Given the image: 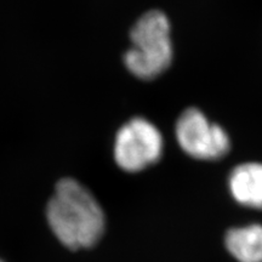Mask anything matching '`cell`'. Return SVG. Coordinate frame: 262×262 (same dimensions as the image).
<instances>
[{
    "mask_svg": "<svg viewBox=\"0 0 262 262\" xmlns=\"http://www.w3.org/2000/svg\"><path fill=\"white\" fill-rule=\"evenodd\" d=\"M45 215L51 233L71 253L96 248L107 232L108 216L102 203L75 179L64 178L56 183Z\"/></svg>",
    "mask_w": 262,
    "mask_h": 262,
    "instance_id": "cell-1",
    "label": "cell"
},
{
    "mask_svg": "<svg viewBox=\"0 0 262 262\" xmlns=\"http://www.w3.org/2000/svg\"><path fill=\"white\" fill-rule=\"evenodd\" d=\"M170 21L164 12L150 10L137 19L130 31L131 47L124 63L134 77L156 79L171 66L173 48Z\"/></svg>",
    "mask_w": 262,
    "mask_h": 262,
    "instance_id": "cell-2",
    "label": "cell"
},
{
    "mask_svg": "<svg viewBox=\"0 0 262 262\" xmlns=\"http://www.w3.org/2000/svg\"><path fill=\"white\" fill-rule=\"evenodd\" d=\"M164 139L157 125L148 119L136 117L118 130L113 156L123 171H143L162 158Z\"/></svg>",
    "mask_w": 262,
    "mask_h": 262,
    "instance_id": "cell-3",
    "label": "cell"
},
{
    "mask_svg": "<svg viewBox=\"0 0 262 262\" xmlns=\"http://www.w3.org/2000/svg\"><path fill=\"white\" fill-rule=\"evenodd\" d=\"M176 140L186 155L199 160L224 158L231 149V140L224 127L211 123L202 111H183L175 126Z\"/></svg>",
    "mask_w": 262,
    "mask_h": 262,
    "instance_id": "cell-4",
    "label": "cell"
},
{
    "mask_svg": "<svg viewBox=\"0 0 262 262\" xmlns=\"http://www.w3.org/2000/svg\"><path fill=\"white\" fill-rule=\"evenodd\" d=\"M227 187L235 204L248 210L262 211V163L239 164L229 173Z\"/></svg>",
    "mask_w": 262,
    "mask_h": 262,
    "instance_id": "cell-5",
    "label": "cell"
},
{
    "mask_svg": "<svg viewBox=\"0 0 262 262\" xmlns=\"http://www.w3.org/2000/svg\"><path fill=\"white\" fill-rule=\"evenodd\" d=\"M222 244L234 262H262V222L229 226L222 235Z\"/></svg>",
    "mask_w": 262,
    "mask_h": 262,
    "instance_id": "cell-6",
    "label": "cell"
},
{
    "mask_svg": "<svg viewBox=\"0 0 262 262\" xmlns=\"http://www.w3.org/2000/svg\"><path fill=\"white\" fill-rule=\"evenodd\" d=\"M0 262H3V261H0Z\"/></svg>",
    "mask_w": 262,
    "mask_h": 262,
    "instance_id": "cell-7",
    "label": "cell"
}]
</instances>
